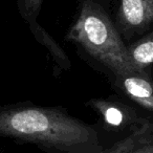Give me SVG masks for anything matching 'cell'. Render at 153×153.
<instances>
[{
    "instance_id": "obj_1",
    "label": "cell",
    "mask_w": 153,
    "mask_h": 153,
    "mask_svg": "<svg viewBox=\"0 0 153 153\" xmlns=\"http://www.w3.org/2000/svg\"><path fill=\"white\" fill-rule=\"evenodd\" d=\"M0 136L30 143L47 153H100L99 132L57 108L0 107Z\"/></svg>"
},
{
    "instance_id": "obj_2",
    "label": "cell",
    "mask_w": 153,
    "mask_h": 153,
    "mask_svg": "<svg viewBox=\"0 0 153 153\" xmlns=\"http://www.w3.org/2000/svg\"><path fill=\"white\" fill-rule=\"evenodd\" d=\"M68 37L79 43L89 55L120 76L138 74L142 70L132 61L107 14L91 1H85Z\"/></svg>"
},
{
    "instance_id": "obj_3",
    "label": "cell",
    "mask_w": 153,
    "mask_h": 153,
    "mask_svg": "<svg viewBox=\"0 0 153 153\" xmlns=\"http://www.w3.org/2000/svg\"><path fill=\"white\" fill-rule=\"evenodd\" d=\"M100 153H153V122L143 120L125 136L103 147Z\"/></svg>"
},
{
    "instance_id": "obj_4",
    "label": "cell",
    "mask_w": 153,
    "mask_h": 153,
    "mask_svg": "<svg viewBox=\"0 0 153 153\" xmlns=\"http://www.w3.org/2000/svg\"><path fill=\"white\" fill-rule=\"evenodd\" d=\"M120 17L129 27L149 25L153 22V0H122Z\"/></svg>"
},
{
    "instance_id": "obj_5",
    "label": "cell",
    "mask_w": 153,
    "mask_h": 153,
    "mask_svg": "<svg viewBox=\"0 0 153 153\" xmlns=\"http://www.w3.org/2000/svg\"><path fill=\"white\" fill-rule=\"evenodd\" d=\"M123 85L132 100L153 112V85L148 80L138 76H127Z\"/></svg>"
},
{
    "instance_id": "obj_6",
    "label": "cell",
    "mask_w": 153,
    "mask_h": 153,
    "mask_svg": "<svg viewBox=\"0 0 153 153\" xmlns=\"http://www.w3.org/2000/svg\"><path fill=\"white\" fill-rule=\"evenodd\" d=\"M94 107L102 115V119L105 124L110 128L124 129L127 126V117L119 107L104 102H94Z\"/></svg>"
},
{
    "instance_id": "obj_7",
    "label": "cell",
    "mask_w": 153,
    "mask_h": 153,
    "mask_svg": "<svg viewBox=\"0 0 153 153\" xmlns=\"http://www.w3.org/2000/svg\"><path fill=\"white\" fill-rule=\"evenodd\" d=\"M132 61L142 70L144 66L153 63V40L140 43L130 51Z\"/></svg>"
},
{
    "instance_id": "obj_8",
    "label": "cell",
    "mask_w": 153,
    "mask_h": 153,
    "mask_svg": "<svg viewBox=\"0 0 153 153\" xmlns=\"http://www.w3.org/2000/svg\"><path fill=\"white\" fill-rule=\"evenodd\" d=\"M22 18L28 24L36 23V18L39 15L43 0H16Z\"/></svg>"
}]
</instances>
